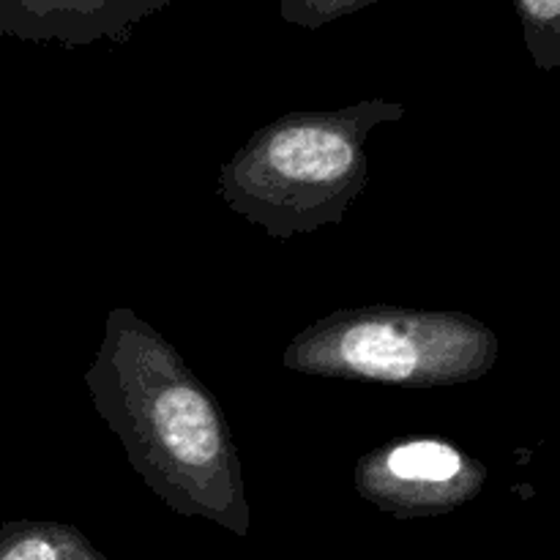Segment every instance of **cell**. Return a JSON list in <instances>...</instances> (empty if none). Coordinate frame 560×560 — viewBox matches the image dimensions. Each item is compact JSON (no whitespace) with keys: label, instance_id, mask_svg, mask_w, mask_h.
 I'll use <instances>...</instances> for the list:
<instances>
[{"label":"cell","instance_id":"1","mask_svg":"<svg viewBox=\"0 0 560 560\" xmlns=\"http://www.w3.org/2000/svg\"><path fill=\"white\" fill-rule=\"evenodd\" d=\"M85 386L131 468L173 512L249 534L244 470L222 405L151 323L115 306Z\"/></svg>","mask_w":560,"mask_h":560},{"label":"cell","instance_id":"2","mask_svg":"<svg viewBox=\"0 0 560 560\" xmlns=\"http://www.w3.org/2000/svg\"><path fill=\"white\" fill-rule=\"evenodd\" d=\"M405 115L408 107L388 98L282 115L219 170V195L277 241L345 222L370 180L366 137Z\"/></svg>","mask_w":560,"mask_h":560},{"label":"cell","instance_id":"3","mask_svg":"<svg viewBox=\"0 0 560 560\" xmlns=\"http://www.w3.org/2000/svg\"><path fill=\"white\" fill-rule=\"evenodd\" d=\"M498 350L495 331L465 312L370 304L306 326L284 348L282 364L312 377L441 388L485 377Z\"/></svg>","mask_w":560,"mask_h":560},{"label":"cell","instance_id":"4","mask_svg":"<svg viewBox=\"0 0 560 560\" xmlns=\"http://www.w3.org/2000/svg\"><path fill=\"white\" fill-rule=\"evenodd\" d=\"M355 492L397 520L438 517L474 501L487 485L485 463L441 438L383 443L359 459Z\"/></svg>","mask_w":560,"mask_h":560},{"label":"cell","instance_id":"5","mask_svg":"<svg viewBox=\"0 0 560 560\" xmlns=\"http://www.w3.org/2000/svg\"><path fill=\"white\" fill-rule=\"evenodd\" d=\"M170 0H0V36L85 47L126 42L131 27Z\"/></svg>","mask_w":560,"mask_h":560},{"label":"cell","instance_id":"6","mask_svg":"<svg viewBox=\"0 0 560 560\" xmlns=\"http://www.w3.org/2000/svg\"><path fill=\"white\" fill-rule=\"evenodd\" d=\"M0 560H109L66 523L16 520L0 528Z\"/></svg>","mask_w":560,"mask_h":560},{"label":"cell","instance_id":"7","mask_svg":"<svg viewBox=\"0 0 560 560\" xmlns=\"http://www.w3.org/2000/svg\"><path fill=\"white\" fill-rule=\"evenodd\" d=\"M525 47L541 71L560 66V0H512Z\"/></svg>","mask_w":560,"mask_h":560},{"label":"cell","instance_id":"8","mask_svg":"<svg viewBox=\"0 0 560 560\" xmlns=\"http://www.w3.org/2000/svg\"><path fill=\"white\" fill-rule=\"evenodd\" d=\"M372 3H381V0H279V16L288 25L317 31Z\"/></svg>","mask_w":560,"mask_h":560}]
</instances>
